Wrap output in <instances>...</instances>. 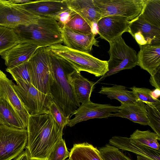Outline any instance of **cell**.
I'll use <instances>...</instances> for the list:
<instances>
[{"label": "cell", "mask_w": 160, "mask_h": 160, "mask_svg": "<svg viewBox=\"0 0 160 160\" xmlns=\"http://www.w3.org/2000/svg\"><path fill=\"white\" fill-rule=\"evenodd\" d=\"M6 71L10 73L15 81L22 80L31 84V72L29 61L11 68H7Z\"/></svg>", "instance_id": "cell-30"}, {"label": "cell", "mask_w": 160, "mask_h": 160, "mask_svg": "<svg viewBox=\"0 0 160 160\" xmlns=\"http://www.w3.org/2000/svg\"><path fill=\"white\" fill-rule=\"evenodd\" d=\"M38 47L31 43L22 42L0 55L4 60L7 68H11L29 61Z\"/></svg>", "instance_id": "cell-17"}, {"label": "cell", "mask_w": 160, "mask_h": 160, "mask_svg": "<svg viewBox=\"0 0 160 160\" xmlns=\"http://www.w3.org/2000/svg\"><path fill=\"white\" fill-rule=\"evenodd\" d=\"M14 160H30L28 153L26 150H23Z\"/></svg>", "instance_id": "cell-38"}, {"label": "cell", "mask_w": 160, "mask_h": 160, "mask_svg": "<svg viewBox=\"0 0 160 160\" xmlns=\"http://www.w3.org/2000/svg\"><path fill=\"white\" fill-rule=\"evenodd\" d=\"M122 36L109 42L108 71L101 77L100 81L122 70L131 69L137 65L136 51L126 43Z\"/></svg>", "instance_id": "cell-5"}, {"label": "cell", "mask_w": 160, "mask_h": 160, "mask_svg": "<svg viewBox=\"0 0 160 160\" xmlns=\"http://www.w3.org/2000/svg\"><path fill=\"white\" fill-rule=\"evenodd\" d=\"M26 147L30 160H48L56 144L62 138L63 129L49 112L29 116Z\"/></svg>", "instance_id": "cell-1"}, {"label": "cell", "mask_w": 160, "mask_h": 160, "mask_svg": "<svg viewBox=\"0 0 160 160\" xmlns=\"http://www.w3.org/2000/svg\"><path fill=\"white\" fill-rule=\"evenodd\" d=\"M72 11L64 26L84 34H89L93 32L92 28L88 23L78 14Z\"/></svg>", "instance_id": "cell-29"}, {"label": "cell", "mask_w": 160, "mask_h": 160, "mask_svg": "<svg viewBox=\"0 0 160 160\" xmlns=\"http://www.w3.org/2000/svg\"><path fill=\"white\" fill-rule=\"evenodd\" d=\"M146 104L149 126L154 132L160 136V104L148 102Z\"/></svg>", "instance_id": "cell-31"}, {"label": "cell", "mask_w": 160, "mask_h": 160, "mask_svg": "<svg viewBox=\"0 0 160 160\" xmlns=\"http://www.w3.org/2000/svg\"><path fill=\"white\" fill-rule=\"evenodd\" d=\"M69 153L65 141L62 139L54 147L48 160H65L69 157Z\"/></svg>", "instance_id": "cell-35"}, {"label": "cell", "mask_w": 160, "mask_h": 160, "mask_svg": "<svg viewBox=\"0 0 160 160\" xmlns=\"http://www.w3.org/2000/svg\"><path fill=\"white\" fill-rule=\"evenodd\" d=\"M68 8L78 14L92 28L101 18L93 0H66Z\"/></svg>", "instance_id": "cell-22"}, {"label": "cell", "mask_w": 160, "mask_h": 160, "mask_svg": "<svg viewBox=\"0 0 160 160\" xmlns=\"http://www.w3.org/2000/svg\"><path fill=\"white\" fill-rule=\"evenodd\" d=\"M29 62L31 84L42 92L50 95L51 64L49 52L47 47H38Z\"/></svg>", "instance_id": "cell-6"}, {"label": "cell", "mask_w": 160, "mask_h": 160, "mask_svg": "<svg viewBox=\"0 0 160 160\" xmlns=\"http://www.w3.org/2000/svg\"><path fill=\"white\" fill-rule=\"evenodd\" d=\"M16 5L33 15L51 18L68 8L66 0H38Z\"/></svg>", "instance_id": "cell-15"}, {"label": "cell", "mask_w": 160, "mask_h": 160, "mask_svg": "<svg viewBox=\"0 0 160 160\" xmlns=\"http://www.w3.org/2000/svg\"><path fill=\"white\" fill-rule=\"evenodd\" d=\"M130 89L131 92L136 100H140L145 103L147 102L154 104H160V101L158 99L153 98L151 95V90L145 88H138L135 86Z\"/></svg>", "instance_id": "cell-34"}, {"label": "cell", "mask_w": 160, "mask_h": 160, "mask_svg": "<svg viewBox=\"0 0 160 160\" xmlns=\"http://www.w3.org/2000/svg\"><path fill=\"white\" fill-rule=\"evenodd\" d=\"M14 83L0 70V97L6 99L9 102L27 128L29 115L15 91Z\"/></svg>", "instance_id": "cell-16"}, {"label": "cell", "mask_w": 160, "mask_h": 160, "mask_svg": "<svg viewBox=\"0 0 160 160\" xmlns=\"http://www.w3.org/2000/svg\"><path fill=\"white\" fill-rule=\"evenodd\" d=\"M137 65L151 75L160 67V44L139 46Z\"/></svg>", "instance_id": "cell-18"}, {"label": "cell", "mask_w": 160, "mask_h": 160, "mask_svg": "<svg viewBox=\"0 0 160 160\" xmlns=\"http://www.w3.org/2000/svg\"><path fill=\"white\" fill-rule=\"evenodd\" d=\"M8 3L14 5H21L31 2L29 0H6Z\"/></svg>", "instance_id": "cell-39"}, {"label": "cell", "mask_w": 160, "mask_h": 160, "mask_svg": "<svg viewBox=\"0 0 160 160\" xmlns=\"http://www.w3.org/2000/svg\"><path fill=\"white\" fill-rule=\"evenodd\" d=\"M128 32L139 46L160 44V28L146 21L141 14L132 20Z\"/></svg>", "instance_id": "cell-13"}, {"label": "cell", "mask_w": 160, "mask_h": 160, "mask_svg": "<svg viewBox=\"0 0 160 160\" xmlns=\"http://www.w3.org/2000/svg\"><path fill=\"white\" fill-rule=\"evenodd\" d=\"M72 12V11L68 8L59 12L53 16L52 18L58 22L60 27L65 24Z\"/></svg>", "instance_id": "cell-36"}, {"label": "cell", "mask_w": 160, "mask_h": 160, "mask_svg": "<svg viewBox=\"0 0 160 160\" xmlns=\"http://www.w3.org/2000/svg\"><path fill=\"white\" fill-rule=\"evenodd\" d=\"M47 48L49 52L64 60L78 72L85 71L99 77L108 71V61L100 60L89 53L72 49L61 44Z\"/></svg>", "instance_id": "cell-4"}, {"label": "cell", "mask_w": 160, "mask_h": 160, "mask_svg": "<svg viewBox=\"0 0 160 160\" xmlns=\"http://www.w3.org/2000/svg\"><path fill=\"white\" fill-rule=\"evenodd\" d=\"M13 29L23 42L38 47H47L62 42L60 27L52 18L36 16L29 24L19 26Z\"/></svg>", "instance_id": "cell-3"}, {"label": "cell", "mask_w": 160, "mask_h": 160, "mask_svg": "<svg viewBox=\"0 0 160 160\" xmlns=\"http://www.w3.org/2000/svg\"><path fill=\"white\" fill-rule=\"evenodd\" d=\"M145 0H93L101 18L110 16L132 20L141 14Z\"/></svg>", "instance_id": "cell-9"}, {"label": "cell", "mask_w": 160, "mask_h": 160, "mask_svg": "<svg viewBox=\"0 0 160 160\" xmlns=\"http://www.w3.org/2000/svg\"><path fill=\"white\" fill-rule=\"evenodd\" d=\"M60 30L64 45L70 48L89 53L93 45L99 47V41L95 38L93 32L84 34L65 26L60 27Z\"/></svg>", "instance_id": "cell-14"}, {"label": "cell", "mask_w": 160, "mask_h": 160, "mask_svg": "<svg viewBox=\"0 0 160 160\" xmlns=\"http://www.w3.org/2000/svg\"><path fill=\"white\" fill-rule=\"evenodd\" d=\"M27 129H18L0 124V160H12L25 148Z\"/></svg>", "instance_id": "cell-8"}, {"label": "cell", "mask_w": 160, "mask_h": 160, "mask_svg": "<svg viewBox=\"0 0 160 160\" xmlns=\"http://www.w3.org/2000/svg\"><path fill=\"white\" fill-rule=\"evenodd\" d=\"M110 117L127 118L143 125L149 124L146 104L140 100L133 103L121 104L118 111L111 113Z\"/></svg>", "instance_id": "cell-19"}, {"label": "cell", "mask_w": 160, "mask_h": 160, "mask_svg": "<svg viewBox=\"0 0 160 160\" xmlns=\"http://www.w3.org/2000/svg\"><path fill=\"white\" fill-rule=\"evenodd\" d=\"M69 160H104L98 149L88 142L75 144L70 152Z\"/></svg>", "instance_id": "cell-24"}, {"label": "cell", "mask_w": 160, "mask_h": 160, "mask_svg": "<svg viewBox=\"0 0 160 160\" xmlns=\"http://www.w3.org/2000/svg\"><path fill=\"white\" fill-rule=\"evenodd\" d=\"M69 160V159H67V160Z\"/></svg>", "instance_id": "cell-42"}, {"label": "cell", "mask_w": 160, "mask_h": 160, "mask_svg": "<svg viewBox=\"0 0 160 160\" xmlns=\"http://www.w3.org/2000/svg\"><path fill=\"white\" fill-rule=\"evenodd\" d=\"M22 42H23L14 29L0 26V55Z\"/></svg>", "instance_id": "cell-28"}, {"label": "cell", "mask_w": 160, "mask_h": 160, "mask_svg": "<svg viewBox=\"0 0 160 160\" xmlns=\"http://www.w3.org/2000/svg\"><path fill=\"white\" fill-rule=\"evenodd\" d=\"M136 160H151L147 158L142 157L141 156L138 155Z\"/></svg>", "instance_id": "cell-41"}, {"label": "cell", "mask_w": 160, "mask_h": 160, "mask_svg": "<svg viewBox=\"0 0 160 160\" xmlns=\"http://www.w3.org/2000/svg\"><path fill=\"white\" fill-rule=\"evenodd\" d=\"M98 93L106 95L111 99L117 100L121 104L133 103L136 101L131 91L128 90L122 85H115L111 87L102 86Z\"/></svg>", "instance_id": "cell-25"}, {"label": "cell", "mask_w": 160, "mask_h": 160, "mask_svg": "<svg viewBox=\"0 0 160 160\" xmlns=\"http://www.w3.org/2000/svg\"><path fill=\"white\" fill-rule=\"evenodd\" d=\"M48 108L49 112L54 120L60 128L63 129L67 126L69 118L65 115L59 105L52 100L50 101Z\"/></svg>", "instance_id": "cell-33"}, {"label": "cell", "mask_w": 160, "mask_h": 160, "mask_svg": "<svg viewBox=\"0 0 160 160\" xmlns=\"http://www.w3.org/2000/svg\"><path fill=\"white\" fill-rule=\"evenodd\" d=\"M109 143L119 149L131 152L151 160H160V150L132 142L128 138L114 136L109 139Z\"/></svg>", "instance_id": "cell-20"}, {"label": "cell", "mask_w": 160, "mask_h": 160, "mask_svg": "<svg viewBox=\"0 0 160 160\" xmlns=\"http://www.w3.org/2000/svg\"><path fill=\"white\" fill-rule=\"evenodd\" d=\"M149 82L156 89H160V67L151 76Z\"/></svg>", "instance_id": "cell-37"}, {"label": "cell", "mask_w": 160, "mask_h": 160, "mask_svg": "<svg viewBox=\"0 0 160 160\" xmlns=\"http://www.w3.org/2000/svg\"><path fill=\"white\" fill-rule=\"evenodd\" d=\"M141 15L148 22L160 28V0H145Z\"/></svg>", "instance_id": "cell-27"}, {"label": "cell", "mask_w": 160, "mask_h": 160, "mask_svg": "<svg viewBox=\"0 0 160 160\" xmlns=\"http://www.w3.org/2000/svg\"><path fill=\"white\" fill-rule=\"evenodd\" d=\"M49 52L51 69L50 94L52 100L70 119L80 106L68 80V75L75 69L64 60Z\"/></svg>", "instance_id": "cell-2"}, {"label": "cell", "mask_w": 160, "mask_h": 160, "mask_svg": "<svg viewBox=\"0 0 160 160\" xmlns=\"http://www.w3.org/2000/svg\"><path fill=\"white\" fill-rule=\"evenodd\" d=\"M71 85L77 101L82 104L90 101L94 82L90 81L74 70L68 75Z\"/></svg>", "instance_id": "cell-21"}, {"label": "cell", "mask_w": 160, "mask_h": 160, "mask_svg": "<svg viewBox=\"0 0 160 160\" xmlns=\"http://www.w3.org/2000/svg\"><path fill=\"white\" fill-rule=\"evenodd\" d=\"M16 82L17 84H13L15 91L29 116L49 112L48 106L52 100L50 95L42 92L31 84L20 80Z\"/></svg>", "instance_id": "cell-7"}, {"label": "cell", "mask_w": 160, "mask_h": 160, "mask_svg": "<svg viewBox=\"0 0 160 160\" xmlns=\"http://www.w3.org/2000/svg\"><path fill=\"white\" fill-rule=\"evenodd\" d=\"M150 94L153 98L158 99L160 96V89L155 88L154 90L151 91Z\"/></svg>", "instance_id": "cell-40"}, {"label": "cell", "mask_w": 160, "mask_h": 160, "mask_svg": "<svg viewBox=\"0 0 160 160\" xmlns=\"http://www.w3.org/2000/svg\"><path fill=\"white\" fill-rule=\"evenodd\" d=\"M120 106L110 104H101L91 101L81 105L73 113L75 117L69 119L67 126L70 127L80 122L94 118H108L113 112H118Z\"/></svg>", "instance_id": "cell-10"}, {"label": "cell", "mask_w": 160, "mask_h": 160, "mask_svg": "<svg viewBox=\"0 0 160 160\" xmlns=\"http://www.w3.org/2000/svg\"><path fill=\"white\" fill-rule=\"evenodd\" d=\"M126 18L117 16H108L101 18L97 25L98 33L102 39L109 43L128 32L132 22Z\"/></svg>", "instance_id": "cell-11"}, {"label": "cell", "mask_w": 160, "mask_h": 160, "mask_svg": "<svg viewBox=\"0 0 160 160\" xmlns=\"http://www.w3.org/2000/svg\"><path fill=\"white\" fill-rule=\"evenodd\" d=\"M129 139L132 142L160 150L158 142L160 140V136L154 132L137 129L130 135Z\"/></svg>", "instance_id": "cell-26"}, {"label": "cell", "mask_w": 160, "mask_h": 160, "mask_svg": "<svg viewBox=\"0 0 160 160\" xmlns=\"http://www.w3.org/2000/svg\"><path fill=\"white\" fill-rule=\"evenodd\" d=\"M98 150L104 160H132L119 149L109 144L99 148Z\"/></svg>", "instance_id": "cell-32"}, {"label": "cell", "mask_w": 160, "mask_h": 160, "mask_svg": "<svg viewBox=\"0 0 160 160\" xmlns=\"http://www.w3.org/2000/svg\"><path fill=\"white\" fill-rule=\"evenodd\" d=\"M0 124L18 129H27L12 106L7 100L0 97Z\"/></svg>", "instance_id": "cell-23"}, {"label": "cell", "mask_w": 160, "mask_h": 160, "mask_svg": "<svg viewBox=\"0 0 160 160\" xmlns=\"http://www.w3.org/2000/svg\"><path fill=\"white\" fill-rule=\"evenodd\" d=\"M36 17L16 5L0 0V26L14 29L19 26L29 24Z\"/></svg>", "instance_id": "cell-12"}]
</instances>
